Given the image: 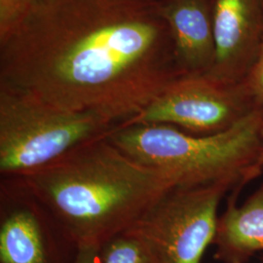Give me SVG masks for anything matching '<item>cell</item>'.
<instances>
[{
  "label": "cell",
  "mask_w": 263,
  "mask_h": 263,
  "mask_svg": "<svg viewBox=\"0 0 263 263\" xmlns=\"http://www.w3.org/2000/svg\"><path fill=\"white\" fill-rule=\"evenodd\" d=\"M2 85L121 125L180 76L160 66L157 26L135 0H62L16 27Z\"/></svg>",
  "instance_id": "obj_1"
},
{
  "label": "cell",
  "mask_w": 263,
  "mask_h": 263,
  "mask_svg": "<svg viewBox=\"0 0 263 263\" xmlns=\"http://www.w3.org/2000/svg\"><path fill=\"white\" fill-rule=\"evenodd\" d=\"M109 135L18 176L23 187L47 209L76 248H102L179 186L167 171L127 155Z\"/></svg>",
  "instance_id": "obj_2"
},
{
  "label": "cell",
  "mask_w": 263,
  "mask_h": 263,
  "mask_svg": "<svg viewBox=\"0 0 263 263\" xmlns=\"http://www.w3.org/2000/svg\"><path fill=\"white\" fill-rule=\"evenodd\" d=\"M263 108L229 130L196 136L163 124L120 125L109 140L132 158L165 170L179 186L226 184L241 190L256 179L261 149Z\"/></svg>",
  "instance_id": "obj_3"
},
{
  "label": "cell",
  "mask_w": 263,
  "mask_h": 263,
  "mask_svg": "<svg viewBox=\"0 0 263 263\" xmlns=\"http://www.w3.org/2000/svg\"><path fill=\"white\" fill-rule=\"evenodd\" d=\"M117 127L93 113L64 110L2 85L0 172L18 177L41 168Z\"/></svg>",
  "instance_id": "obj_4"
},
{
  "label": "cell",
  "mask_w": 263,
  "mask_h": 263,
  "mask_svg": "<svg viewBox=\"0 0 263 263\" xmlns=\"http://www.w3.org/2000/svg\"><path fill=\"white\" fill-rule=\"evenodd\" d=\"M226 184L177 186L126 230L148 247L156 263H201L216 237Z\"/></svg>",
  "instance_id": "obj_5"
},
{
  "label": "cell",
  "mask_w": 263,
  "mask_h": 263,
  "mask_svg": "<svg viewBox=\"0 0 263 263\" xmlns=\"http://www.w3.org/2000/svg\"><path fill=\"white\" fill-rule=\"evenodd\" d=\"M256 108L242 82L229 84L204 74H187L122 125L163 124L209 136L229 130Z\"/></svg>",
  "instance_id": "obj_6"
},
{
  "label": "cell",
  "mask_w": 263,
  "mask_h": 263,
  "mask_svg": "<svg viewBox=\"0 0 263 263\" xmlns=\"http://www.w3.org/2000/svg\"><path fill=\"white\" fill-rule=\"evenodd\" d=\"M259 21L257 0H216L212 21L216 61L206 76L229 84L244 80L253 65Z\"/></svg>",
  "instance_id": "obj_7"
},
{
  "label": "cell",
  "mask_w": 263,
  "mask_h": 263,
  "mask_svg": "<svg viewBox=\"0 0 263 263\" xmlns=\"http://www.w3.org/2000/svg\"><path fill=\"white\" fill-rule=\"evenodd\" d=\"M239 192L232 191L217 220L215 257L224 263H245L263 252V183L241 204Z\"/></svg>",
  "instance_id": "obj_8"
},
{
  "label": "cell",
  "mask_w": 263,
  "mask_h": 263,
  "mask_svg": "<svg viewBox=\"0 0 263 263\" xmlns=\"http://www.w3.org/2000/svg\"><path fill=\"white\" fill-rule=\"evenodd\" d=\"M163 16L172 28L177 51L190 74H208L216 61L213 23L201 0H178Z\"/></svg>",
  "instance_id": "obj_9"
},
{
  "label": "cell",
  "mask_w": 263,
  "mask_h": 263,
  "mask_svg": "<svg viewBox=\"0 0 263 263\" xmlns=\"http://www.w3.org/2000/svg\"><path fill=\"white\" fill-rule=\"evenodd\" d=\"M0 262L49 263L40 221L28 208L11 211L0 226Z\"/></svg>",
  "instance_id": "obj_10"
},
{
  "label": "cell",
  "mask_w": 263,
  "mask_h": 263,
  "mask_svg": "<svg viewBox=\"0 0 263 263\" xmlns=\"http://www.w3.org/2000/svg\"><path fill=\"white\" fill-rule=\"evenodd\" d=\"M100 258L101 263H156L148 247L126 231L101 248Z\"/></svg>",
  "instance_id": "obj_11"
},
{
  "label": "cell",
  "mask_w": 263,
  "mask_h": 263,
  "mask_svg": "<svg viewBox=\"0 0 263 263\" xmlns=\"http://www.w3.org/2000/svg\"><path fill=\"white\" fill-rule=\"evenodd\" d=\"M62 0H0L1 30L16 28L23 21Z\"/></svg>",
  "instance_id": "obj_12"
},
{
  "label": "cell",
  "mask_w": 263,
  "mask_h": 263,
  "mask_svg": "<svg viewBox=\"0 0 263 263\" xmlns=\"http://www.w3.org/2000/svg\"><path fill=\"white\" fill-rule=\"evenodd\" d=\"M255 107H263V43L249 72L242 81Z\"/></svg>",
  "instance_id": "obj_13"
},
{
  "label": "cell",
  "mask_w": 263,
  "mask_h": 263,
  "mask_svg": "<svg viewBox=\"0 0 263 263\" xmlns=\"http://www.w3.org/2000/svg\"><path fill=\"white\" fill-rule=\"evenodd\" d=\"M101 248L96 246H80L76 248V254L72 263H101Z\"/></svg>",
  "instance_id": "obj_14"
},
{
  "label": "cell",
  "mask_w": 263,
  "mask_h": 263,
  "mask_svg": "<svg viewBox=\"0 0 263 263\" xmlns=\"http://www.w3.org/2000/svg\"><path fill=\"white\" fill-rule=\"evenodd\" d=\"M261 149H260V154L256 163V167H255V172H256V177L258 178L263 173V125H262V134H261Z\"/></svg>",
  "instance_id": "obj_15"
},
{
  "label": "cell",
  "mask_w": 263,
  "mask_h": 263,
  "mask_svg": "<svg viewBox=\"0 0 263 263\" xmlns=\"http://www.w3.org/2000/svg\"><path fill=\"white\" fill-rule=\"evenodd\" d=\"M261 263H263V261H262V262H261Z\"/></svg>",
  "instance_id": "obj_16"
}]
</instances>
